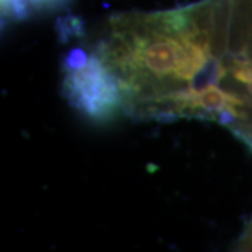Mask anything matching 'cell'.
I'll return each instance as SVG.
<instances>
[{
    "mask_svg": "<svg viewBox=\"0 0 252 252\" xmlns=\"http://www.w3.org/2000/svg\"><path fill=\"white\" fill-rule=\"evenodd\" d=\"M76 69L67 77L66 89L74 105L95 119H104L118 105L117 80L97 59H91Z\"/></svg>",
    "mask_w": 252,
    "mask_h": 252,
    "instance_id": "cell-1",
    "label": "cell"
}]
</instances>
